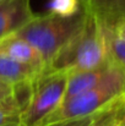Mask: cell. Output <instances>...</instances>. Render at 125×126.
I'll return each instance as SVG.
<instances>
[{
    "label": "cell",
    "instance_id": "cell-1",
    "mask_svg": "<svg viewBox=\"0 0 125 126\" xmlns=\"http://www.w3.org/2000/svg\"><path fill=\"white\" fill-rule=\"evenodd\" d=\"M107 58L104 30L93 16L86 14L83 26L55 53L43 71L72 74L92 69Z\"/></svg>",
    "mask_w": 125,
    "mask_h": 126
},
{
    "label": "cell",
    "instance_id": "cell-2",
    "mask_svg": "<svg viewBox=\"0 0 125 126\" xmlns=\"http://www.w3.org/2000/svg\"><path fill=\"white\" fill-rule=\"evenodd\" d=\"M85 20L86 14L82 9L69 16L49 11L44 15L35 14L27 23L15 32V34L31 43L41 53L47 65L55 53L82 27Z\"/></svg>",
    "mask_w": 125,
    "mask_h": 126
},
{
    "label": "cell",
    "instance_id": "cell-3",
    "mask_svg": "<svg viewBox=\"0 0 125 126\" xmlns=\"http://www.w3.org/2000/svg\"><path fill=\"white\" fill-rule=\"evenodd\" d=\"M114 63V61H113ZM125 93V71L115 64L112 72L96 87L66 98L38 126L49 125L60 120L76 118L92 113L117 97Z\"/></svg>",
    "mask_w": 125,
    "mask_h": 126
},
{
    "label": "cell",
    "instance_id": "cell-4",
    "mask_svg": "<svg viewBox=\"0 0 125 126\" xmlns=\"http://www.w3.org/2000/svg\"><path fill=\"white\" fill-rule=\"evenodd\" d=\"M69 75L64 71H42L35 79L28 103L21 114V125L38 126L61 104Z\"/></svg>",
    "mask_w": 125,
    "mask_h": 126
},
{
    "label": "cell",
    "instance_id": "cell-5",
    "mask_svg": "<svg viewBox=\"0 0 125 126\" xmlns=\"http://www.w3.org/2000/svg\"><path fill=\"white\" fill-rule=\"evenodd\" d=\"M125 119V93L99 109L44 126H119Z\"/></svg>",
    "mask_w": 125,
    "mask_h": 126
},
{
    "label": "cell",
    "instance_id": "cell-6",
    "mask_svg": "<svg viewBox=\"0 0 125 126\" xmlns=\"http://www.w3.org/2000/svg\"><path fill=\"white\" fill-rule=\"evenodd\" d=\"M83 11L104 30L118 31L125 23V0H79Z\"/></svg>",
    "mask_w": 125,
    "mask_h": 126
},
{
    "label": "cell",
    "instance_id": "cell-7",
    "mask_svg": "<svg viewBox=\"0 0 125 126\" xmlns=\"http://www.w3.org/2000/svg\"><path fill=\"white\" fill-rule=\"evenodd\" d=\"M35 16L30 0L0 1V39L15 33Z\"/></svg>",
    "mask_w": 125,
    "mask_h": 126
},
{
    "label": "cell",
    "instance_id": "cell-8",
    "mask_svg": "<svg viewBox=\"0 0 125 126\" xmlns=\"http://www.w3.org/2000/svg\"><path fill=\"white\" fill-rule=\"evenodd\" d=\"M0 50L16 61L28 65L39 72L43 71L45 66L41 53L31 43L16 36L15 33L0 39Z\"/></svg>",
    "mask_w": 125,
    "mask_h": 126
},
{
    "label": "cell",
    "instance_id": "cell-9",
    "mask_svg": "<svg viewBox=\"0 0 125 126\" xmlns=\"http://www.w3.org/2000/svg\"><path fill=\"white\" fill-rule=\"evenodd\" d=\"M114 66H115V63H113L109 58H107L102 64L92 69L81 70V71L70 74L64 99L96 87L112 72Z\"/></svg>",
    "mask_w": 125,
    "mask_h": 126
},
{
    "label": "cell",
    "instance_id": "cell-10",
    "mask_svg": "<svg viewBox=\"0 0 125 126\" xmlns=\"http://www.w3.org/2000/svg\"><path fill=\"white\" fill-rule=\"evenodd\" d=\"M32 89V82L15 87V92L0 100V126L21 125V114L26 108Z\"/></svg>",
    "mask_w": 125,
    "mask_h": 126
},
{
    "label": "cell",
    "instance_id": "cell-11",
    "mask_svg": "<svg viewBox=\"0 0 125 126\" xmlns=\"http://www.w3.org/2000/svg\"><path fill=\"white\" fill-rule=\"evenodd\" d=\"M39 74L41 72L33 67L16 61L0 50V80L18 86L33 82Z\"/></svg>",
    "mask_w": 125,
    "mask_h": 126
},
{
    "label": "cell",
    "instance_id": "cell-12",
    "mask_svg": "<svg viewBox=\"0 0 125 126\" xmlns=\"http://www.w3.org/2000/svg\"><path fill=\"white\" fill-rule=\"evenodd\" d=\"M104 34L108 58L125 71V36L119 31L109 30H104Z\"/></svg>",
    "mask_w": 125,
    "mask_h": 126
},
{
    "label": "cell",
    "instance_id": "cell-13",
    "mask_svg": "<svg viewBox=\"0 0 125 126\" xmlns=\"http://www.w3.org/2000/svg\"><path fill=\"white\" fill-rule=\"evenodd\" d=\"M81 9L79 0H49L48 10L49 12L69 16L76 14Z\"/></svg>",
    "mask_w": 125,
    "mask_h": 126
},
{
    "label": "cell",
    "instance_id": "cell-14",
    "mask_svg": "<svg viewBox=\"0 0 125 126\" xmlns=\"http://www.w3.org/2000/svg\"><path fill=\"white\" fill-rule=\"evenodd\" d=\"M15 87H16V86L9 83V82H6V81L0 80V100L7 98L9 95H11V94L15 92Z\"/></svg>",
    "mask_w": 125,
    "mask_h": 126
},
{
    "label": "cell",
    "instance_id": "cell-15",
    "mask_svg": "<svg viewBox=\"0 0 125 126\" xmlns=\"http://www.w3.org/2000/svg\"><path fill=\"white\" fill-rule=\"evenodd\" d=\"M118 31H119L122 34H124V36H125V23L122 26V27H120V28H119V30H118Z\"/></svg>",
    "mask_w": 125,
    "mask_h": 126
},
{
    "label": "cell",
    "instance_id": "cell-16",
    "mask_svg": "<svg viewBox=\"0 0 125 126\" xmlns=\"http://www.w3.org/2000/svg\"><path fill=\"white\" fill-rule=\"evenodd\" d=\"M122 126H125V119L123 120V123H122Z\"/></svg>",
    "mask_w": 125,
    "mask_h": 126
},
{
    "label": "cell",
    "instance_id": "cell-17",
    "mask_svg": "<svg viewBox=\"0 0 125 126\" xmlns=\"http://www.w3.org/2000/svg\"><path fill=\"white\" fill-rule=\"evenodd\" d=\"M15 126H22V125H15Z\"/></svg>",
    "mask_w": 125,
    "mask_h": 126
},
{
    "label": "cell",
    "instance_id": "cell-18",
    "mask_svg": "<svg viewBox=\"0 0 125 126\" xmlns=\"http://www.w3.org/2000/svg\"><path fill=\"white\" fill-rule=\"evenodd\" d=\"M119 126H122V125H119Z\"/></svg>",
    "mask_w": 125,
    "mask_h": 126
},
{
    "label": "cell",
    "instance_id": "cell-19",
    "mask_svg": "<svg viewBox=\"0 0 125 126\" xmlns=\"http://www.w3.org/2000/svg\"><path fill=\"white\" fill-rule=\"evenodd\" d=\"M0 1H1V0H0Z\"/></svg>",
    "mask_w": 125,
    "mask_h": 126
}]
</instances>
